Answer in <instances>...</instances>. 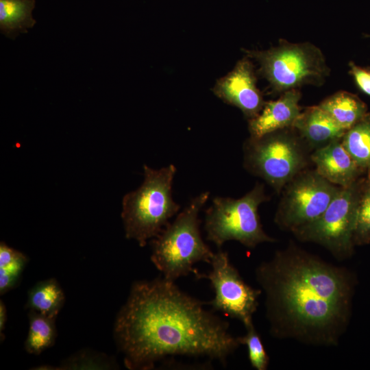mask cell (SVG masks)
Returning a JSON list of instances; mask_svg holds the SVG:
<instances>
[{
    "mask_svg": "<svg viewBox=\"0 0 370 370\" xmlns=\"http://www.w3.org/2000/svg\"><path fill=\"white\" fill-rule=\"evenodd\" d=\"M205 305L164 277L135 282L113 328L125 367L153 369L157 362L175 356L225 364L241 345L239 336Z\"/></svg>",
    "mask_w": 370,
    "mask_h": 370,
    "instance_id": "cell-1",
    "label": "cell"
},
{
    "mask_svg": "<svg viewBox=\"0 0 370 370\" xmlns=\"http://www.w3.org/2000/svg\"><path fill=\"white\" fill-rule=\"evenodd\" d=\"M271 334L314 346L338 345L349 324L355 278L293 242L255 269Z\"/></svg>",
    "mask_w": 370,
    "mask_h": 370,
    "instance_id": "cell-2",
    "label": "cell"
},
{
    "mask_svg": "<svg viewBox=\"0 0 370 370\" xmlns=\"http://www.w3.org/2000/svg\"><path fill=\"white\" fill-rule=\"evenodd\" d=\"M210 197L204 191L193 197L158 235L150 241L151 260L164 278L174 281L190 273L195 263H210L214 253L204 241L199 213Z\"/></svg>",
    "mask_w": 370,
    "mask_h": 370,
    "instance_id": "cell-3",
    "label": "cell"
},
{
    "mask_svg": "<svg viewBox=\"0 0 370 370\" xmlns=\"http://www.w3.org/2000/svg\"><path fill=\"white\" fill-rule=\"evenodd\" d=\"M176 167L174 164L155 169L144 164V180L122 199L121 219L126 238L145 247L177 214L180 205L172 196Z\"/></svg>",
    "mask_w": 370,
    "mask_h": 370,
    "instance_id": "cell-4",
    "label": "cell"
},
{
    "mask_svg": "<svg viewBox=\"0 0 370 370\" xmlns=\"http://www.w3.org/2000/svg\"><path fill=\"white\" fill-rule=\"evenodd\" d=\"M312 150L293 127L249 136L243 145V166L278 193L311 162Z\"/></svg>",
    "mask_w": 370,
    "mask_h": 370,
    "instance_id": "cell-5",
    "label": "cell"
},
{
    "mask_svg": "<svg viewBox=\"0 0 370 370\" xmlns=\"http://www.w3.org/2000/svg\"><path fill=\"white\" fill-rule=\"evenodd\" d=\"M269 200L264 186L260 182L241 198L214 197L205 214L207 240L219 249L230 241H238L248 248L275 242L264 231L258 214L260 205Z\"/></svg>",
    "mask_w": 370,
    "mask_h": 370,
    "instance_id": "cell-6",
    "label": "cell"
},
{
    "mask_svg": "<svg viewBox=\"0 0 370 370\" xmlns=\"http://www.w3.org/2000/svg\"><path fill=\"white\" fill-rule=\"evenodd\" d=\"M259 64L260 75L271 91L282 94L305 85L321 86L330 73L322 51L310 42L280 40L265 51H248Z\"/></svg>",
    "mask_w": 370,
    "mask_h": 370,
    "instance_id": "cell-7",
    "label": "cell"
},
{
    "mask_svg": "<svg viewBox=\"0 0 370 370\" xmlns=\"http://www.w3.org/2000/svg\"><path fill=\"white\" fill-rule=\"evenodd\" d=\"M365 181L340 187L324 212L292 233L300 241L319 244L338 260L352 256L358 207Z\"/></svg>",
    "mask_w": 370,
    "mask_h": 370,
    "instance_id": "cell-8",
    "label": "cell"
},
{
    "mask_svg": "<svg viewBox=\"0 0 370 370\" xmlns=\"http://www.w3.org/2000/svg\"><path fill=\"white\" fill-rule=\"evenodd\" d=\"M340 187L325 180L315 169L302 171L282 190L275 223L291 232L310 223L324 212Z\"/></svg>",
    "mask_w": 370,
    "mask_h": 370,
    "instance_id": "cell-9",
    "label": "cell"
},
{
    "mask_svg": "<svg viewBox=\"0 0 370 370\" xmlns=\"http://www.w3.org/2000/svg\"><path fill=\"white\" fill-rule=\"evenodd\" d=\"M208 275L199 274L197 278H206L214 291V298L206 302L217 311L240 321L245 327L253 323V315L258 307L261 289L248 285L231 263L227 252L219 249L210 263Z\"/></svg>",
    "mask_w": 370,
    "mask_h": 370,
    "instance_id": "cell-10",
    "label": "cell"
},
{
    "mask_svg": "<svg viewBox=\"0 0 370 370\" xmlns=\"http://www.w3.org/2000/svg\"><path fill=\"white\" fill-rule=\"evenodd\" d=\"M213 92L224 102L241 110L248 120L256 116L265 103L247 58L239 60L231 72L219 79Z\"/></svg>",
    "mask_w": 370,
    "mask_h": 370,
    "instance_id": "cell-11",
    "label": "cell"
},
{
    "mask_svg": "<svg viewBox=\"0 0 370 370\" xmlns=\"http://www.w3.org/2000/svg\"><path fill=\"white\" fill-rule=\"evenodd\" d=\"M299 89L291 90L282 94L277 100L265 102L260 112L248 120L250 136L258 138L277 130L293 127L301 113Z\"/></svg>",
    "mask_w": 370,
    "mask_h": 370,
    "instance_id": "cell-12",
    "label": "cell"
},
{
    "mask_svg": "<svg viewBox=\"0 0 370 370\" xmlns=\"http://www.w3.org/2000/svg\"><path fill=\"white\" fill-rule=\"evenodd\" d=\"M310 158L319 175L341 187L356 182L362 169L345 149L341 139L314 150Z\"/></svg>",
    "mask_w": 370,
    "mask_h": 370,
    "instance_id": "cell-13",
    "label": "cell"
},
{
    "mask_svg": "<svg viewBox=\"0 0 370 370\" xmlns=\"http://www.w3.org/2000/svg\"><path fill=\"white\" fill-rule=\"evenodd\" d=\"M293 127L311 150L341 139L346 132L319 105L306 108L301 111Z\"/></svg>",
    "mask_w": 370,
    "mask_h": 370,
    "instance_id": "cell-14",
    "label": "cell"
},
{
    "mask_svg": "<svg viewBox=\"0 0 370 370\" xmlns=\"http://www.w3.org/2000/svg\"><path fill=\"white\" fill-rule=\"evenodd\" d=\"M319 106L345 131L368 114L367 105L357 95L347 91L336 92Z\"/></svg>",
    "mask_w": 370,
    "mask_h": 370,
    "instance_id": "cell-15",
    "label": "cell"
},
{
    "mask_svg": "<svg viewBox=\"0 0 370 370\" xmlns=\"http://www.w3.org/2000/svg\"><path fill=\"white\" fill-rule=\"evenodd\" d=\"M65 300L64 291L53 278L37 282L28 292L25 308L56 318Z\"/></svg>",
    "mask_w": 370,
    "mask_h": 370,
    "instance_id": "cell-16",
    "label": "cell"
},
{
    "mask_svg": "<svg viewBox=\"0 0 370 370\" xmlns=\"http://www.w3.org/2000/svg\"><path fill=\"white\" fill-rule=\"evenodd\" d=\"M34 6V0H0L1 32L12 39L26 33L36 23L32 16Z\"/></svg>",
    "mask_w": 370,
    "mask_h": 370,
    "instance_id": "cell-17",
    "label": "cell"
},
{
    "mask_svg": "<svg viewBox=\"0 0 370 370\" xmlns=\"http://www.w3.org/2000/svg\"><path fill=\"white\" fill-rule=\"evenodd\" d=\"M341 143L356 164L370 173V114L347 130Z\"/></svg>",
    "mask_w": 370,
    "mask_h": 370,
    "instance_id": "cell-18",
    "label": "cell"
},
{
    "mask_svg": "<svg viewBox=\"0 0 370 370\" xmlns=\"http://www.w3.org/2000/svg\"><path fill=\"white\" fill-rule=\"evenodd\" d=\"M29 330L25 341V351L38 355L51 347L57 335L55 318L49 317L29 310Z\"/></svg>",
    "mask_w": 370,
    "mask_h": 370,
    "instance_id": "cell-19",
    "label": "cell"
},
{
    "mask_svg": "<svg viewBox=\"0 0 370 370\" xmlns=\"http://www.w3.org/2000/svg\"><path fill=\"white\" fill-rule=\"evenodd\" d=\"M28 262L27 257L4 242L0 244V293L5 294L18 283Z\"/></svg>",
    "mask_w": 370,
    "mask_h": 370,
    "instance_id": "cell-20",
    "label": "cell"
},
{
    "mask_svg": "<svg viewBox=\"0 0 370 370\" xmlns=\"http://www.w3.org/2000/svg\"><path fill=\"white\" fill-rule=\"evenodd\" d=\"M354 245L370 243V173L365 181L358 207L354 232Z\"/></svg>",
    "mask_w": 370,
    "mask_h": 370,
    "instance_id": "cell-21",
    "label": "cell"
},
{
    "mask_svg": "<svg viewBox=\"0 0 370 370\" xmlns=\"http://www.w3.org/2000/svg\"><path fill=\"white\" fill-rule=\"evenodd\" d=\"M245 329L246 334L239 336V340L241 345L247 346L251 365L257 370L267 369L269 358L254 323L245 327Z\"/></svg>",
    "mask_w": 370,
    "mask_h": 370,
    "instance_id": "cell-22",
    "label": "cell"
},
{
    "mask_svg": "<svg viewBox=\"0 0 370 370\" xmlns=\"http://www.w3.org/2000/svg\"><path fill=\"white\" fill-rule=\"evenodd\" d=\"M112 360L101 355H92L90 352L79 353L73 357L68 358L62 365V369H79L81 367H113Z\"/></svg>",
    "mask_w": 370,
    "mask_h": 370,
    "instance_id": "cell-23",
    "label": "cell"
},
{
    "mask_svg": "<svg viewBox=\"0 0 370 370\" xmlns=\"http://www.w3.org/2000/svg\"><path fill=\"white\" fill-rule=\"evenodd\" d=\"M349 74L352 76L357 87L360 91L370 97V73L367 68L349 62Z\"/></svg>",
    "mask_w": 370,
    "mask_h": 370,
    "instance_id": "cell-24",
    "label": "cell"
},
{
    "mask_svg": "<svg viewBox=\"0 0 370 370\" xmlns=\"http://www.w3.org/2000/svg\"><path fill=\"white\" fill-rule=\"evenodd\" d=\"M7 321V310L4 302L1 300L0 301V334L1 339L2 335H3V331L5 330V325Z\"/></svg>",
    "mask_w": 370,
    "mask_h": 370,
    "instance_id": "cell-25",
    "label": "cell"
},
{
    "mask_svg": "<svg viewBox=\"0 0 370 370\" xmlns=\"http://www.w3.org/2000/svg\"><path fill=\"white\" fill-rule=\"evenodd\" d=\"M367 69L369 71V72L370 73V67H367Z\"/></svg>",
    "mask_w": 370,
    "mask_h": 370,
    "instance_id": "cell-26",
    "label": "cell"
},
{
    "mask_svg": "<svg viewBox=\"0 0 370 370\" xmlns=\"http://www.w3.org/2000/svg\"><path fill=\"white\" fill-rule=\"evenodd\" d=\"M366 36H368V37H370V35H366Z\"/></svg>",
    "mask_w": 370,
    "mask_h": 370,
    "instance_id": "cell-27",
    "label": "cell"
}]
</instances>
